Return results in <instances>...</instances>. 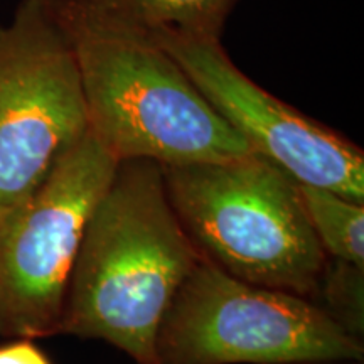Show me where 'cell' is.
<instances>
[{"label":"cell","mask_w":364,"mask_h":364,"mask_svg":"<svg viewBox=\"0 0 364 364\" xmlns=\"http://www.w3.org/2000/svg\"><path fill=\"white\" fill-rule=\"evenodd\" d=\"M316 304L341 329L364 341V267L327 258Z\"/></svg>","instance_id":"obj_10"},{"label":"cell","mask_w":364,"mask_h":364,"mask_svg":"<svg viewBox=\"0 0 364 364\" xmlns=\"http://www.w3.org/2000/svg\"><path fill=\"white\" fill-rule=\"evenodd\" d=\"M159 46L253 154L275 164L299 184L364 201L363 150L253 83L228 58L220 39L167 41Z\"/></svg>","instance_id":"obj_7"},{"label":"cell","mask_w":364,"mask_h":364,"mask_svg":"<svg viewBox=\"0 0 364 364\" xmlns=\"http://www.w3.org/2000/svg\"><path fill=\"white\" fill-rule=\"evenodd\" d=\"M71 44L48 0H24L0 26V215L19 203L85 132Z\"/></svg>","instance_id":"obj_6"},{"label":"cell","mask_w":364,"mask_h":364,"mask_svg":"<svg viewBox=\"0 0 364 364\" xmlns=\"http://www.w3.org/2000/svg\"><path fill=\"white\" fill-rule=\"evenodd\" d=\"M299 189L327 258L364 267V204L329 189L304 184Z\"/></svg>","instance_id":"obj_9"},{"label":"cell","mask_w":364,"mask_h":364,"mask_svg":"<svg viewBox=\"0 0 364 364\" xmlns=\"http://www.w3.org/2000/svg\"><path fill=\"white\" fill-rule=\"evenodd\" d=\"M199 258L167 198L162 167L122 161L86 225L59 334L159 364V329Z\"/></svg>","instance_id":"obj_1"},{"label":"cell","mask_w":364,"mask_h":364,"mask_svg":"<svg viewBox=\"0 0 364 364\" xmlns=\"http://www.w3.org/2000/svg\"><path fill=\"white\" fill-rule=\"evenodd\" d=\"M118 164L86 130L26 198L0 215V338L59 334L86 225Z\"/></svg>","instance_id":"obj_5"},{"label":"cell","mask_w":364,"mask_h":364,"mask_svg":"<svg viewBox=\"0 0 364 364\" xmlns=\"http://www.w3.org/2000/svg\"><path fill=\"white\" fill-rule=\"evenodd\" d=\"M159 364H284L358 359L364 344L312 300L228 275L199 258L156 341Z\"/></svg>","instance_id":"obj_4"},{"label":"cell","mask_w":364,"mask_h":364,"mask_svg":"<svg viewBox=\"0 0 364 364\" xmlns=\"http://www.w3.org/2000/svg\"><path fill=\"white\" fill-rule=\"evenodd\" d=\"M97 24L140 36L156 44L167 41L220 39L236 0H48Z\"/></svg>","instance_id":"obj_8"},{"label":"cell","mask_w":364,"mask_h":364,"mask_svg":"<svg viewBox=\"0 0 364 364\" xmlns=\"http://www.w3.org/2000/svg\"><path fill=\"white\" fill-rule=\"evenodd\" d=\"M49 7L76 58L88 130L118 162L186 166L253 154L161 46Z\"/></svg>","instance_id":"obj_2"},{"label":"cell","mask_w":364,"mask_h":364,"mask_svg":"<svg viewBox=\"0 0 364 364\" xmlns=\"http://www.w3.org/2000/svg\"><path fill=\"white\" fill-rule=\"evenodd\" d=\"M161 167L171 206L203 258L238 280L316 302L327 255L297 181L257 154Z\"/></svg>","instance_id":"obj_3"},{"label":"cell","mask_w":364,"mask_h":364,"mask_svg":"<svg viewBox=\"0 0 364 364\" xmlns=\"http://www.w3.org/2000/svg\"><path fill=\"white\" fill-rule=\"evenodd\" d=\"M0 364H53L33 339H11L0 346Z\"/></svg>","instance_id":"obj_11"},{"label":"cell","mask_w":364,"mask_h":364,"mask_svg":"<svg viewBox=\"0 0 364 364\" xmlns=\"http://www.w3.org/2000/svg\"><path fill=\"white\" fill-rule=\"evenodd\" d=\"M284 364H364L358 359H306V361H292Z\"/></svg>","instance_id":"obj_12"}]
</instances>
